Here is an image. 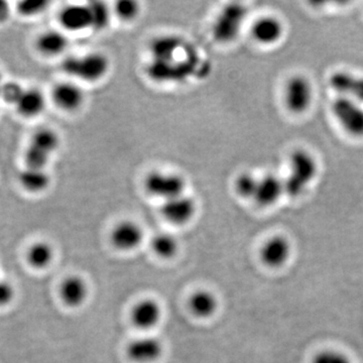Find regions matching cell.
<instances>
[{
	"label": "cell",
	"instance_id": "cell-1",
	"mask_svg": "<svg viewBox=\"0 0 363 363\" xmlns=\"http://www.w3.org/2000/svg\"><path fill=\"white\" fill-rule=\"evenodd\" d=\"M317 160L307 150L297 149L291 152L289 159V173L284 180L285 194L297 198L317 177Z\"/></svg>",
	"mask_w": 363,
	"mask_h": 363
},
{
	"label": "cell",
	"instance_id": "cell-2",
	"mask_svg": "<svg viewBox=\"0 0 363 363\" xmlns=\"http://www.w3.org/2000/svg\"><path fill=\"white\" fill-rule=\"evenodd\" d=\"M111 68V62L101 52H88L81 56H69L62 62L64 73L84 82H98Z\"/></svg>",
	"mask_w": 363,
	"mask_h": 363
},
{
	"label": "cell",
	"instance_id": "cell-3",
	"mask_svg": "<svg viewBox=\"0 0 363 363\" xmlns=\"http://www.w3.org/2000/svg\"><path fill=\"white\" fill-rule=\"evenodd\" d=\"M60 147L58 133L51 128H40L33 133L25 152L26 168L45 169Z\"/></svg>",
	"mask_w": 363,
	"mask_h": 363
},
{
	"label": "cell",
	"instance_id": "cell-4",
	"mask_svg": "<svg viewBox=\"0 0 363 363\" xmlns=\"http://www.w3.org/2000/svg\"><path fill=\"white\" fill-rule=\"evenodd\" d=\"M247 13V7L242 4H231L224 7L212 28L214 39L222 44L233 42L240 35Z\"/></svg>",
	"mask_w": 363,
	"mask_h": 363
},
{
	"label": "cell",
	"instance_id": "cell-5",
	"mask_svg": "<svg viewBox=\"0 0 363 363\" xmlns=\"http://www.w3.org/2000/svg\"><path fill=\"white\" fill-rule=\"evenodd\" d=\"M332 113L348 135L363 138V107L350 98L337 96L331 105Z\"/></svg>",
	"mask_w": 363,
	"mask_h": 363
},
{
	"label": "cell",
	"instance_id": "cell-6",
	"mask_svg": "<svg viewBox=\"0 0 363 363\" xmlns=\"http://www.w3.org/2000/svg\"><path fill=\"white\" fill-rule=\"evenodd\" d=\"M314 100V88L306 76L294 75L288 79L284 90V102L293 114H303L309 111Z\"/></svg>",
	"mask_w": 363,
	"mask_h": 363
},
{
	"label": "cell",
	"instance_id": "cell-7",
	"mask_svg": "<svg viewBox=\"0 0 363 363\" xmlns=\"http://www.w3.org/2000/svg\"><path fill=\"white\" fill-rule=\"evenodd\" d=\"M145 188L150 195L164 202L185 194L186 182L177 174L152 172L145 178Z\"/></svg>",
	"mask_w": 363,
	"mask_h": 363
},
{
	"label": "cell",
	"instance_id": "cell-8",
	"mask_svg": "<svg viewBox=\"0 0 363 363\" xmlns=\"http://www.w3.org/2000/svg\"><path fill=\"white\" fill-rule=\"evenodd\" d=\"M145 233L142 226L135 221L124 220L117 223L111 233L112 245L121 252H131L142 245Z\"/></svg>",
	"mask_w": 363,
	"mask_h": 363
},
{
	"label": "cell",
	"instance_id": "cell-9",
	"mask_svg": "<svg viewBox=\"0 0 363 363\" xmlns=\"http://www.w3.org/2000/svg\"><path fill=\"white\" fill-rule=\"evenodd\" d=\"M89 293L87 281L78 274L67 277L59 286L62 302L71 309L82 307L89 297Z\"/></svg>",
	"mask_w": 363,
	"mask_h": 363
},
{
	"label": "cell",
	"instance_id": "cell-10",
	"mask_svg": "<svg viewBox=\"0 0 363 363\" xmlns=\"http://www.w3.org/2000/svg\"><path fill=\"white\" fill-rule=\"evenodd\" d=\"M329 85L338 96L350 98L363 104V76L348 71H336L329 78Z\"/></svg>",
	"mask_w": 363,
	"mask_h": 363
},
{
	"label": "cell",
	"instance_id": "cell-11",
	"mask_svg": "<svg viewBox=\"0 0 363 363\" xmlns=\"http://www.w3.org/2000/svg\"><path fill=\"white\" fill-rule=\"evenodd\" d=\"M197 205L190 196L183 194L164 201L162 213L167 220L177 225H184L194 218Z\"/></svg>",
	"mask_w": 363,
	"mask_h": 363
},
{
	"label": "cell",
	"instance_id": "cell-12",
	"mask_svg": "<svg viewBox=\"0 0 363 363\" xmlns=\"http://www.w3.org/2000/svg\"><path fill=\"white\" fill-rule=\"evenodd\" d=\"M164 346L154 336H143L131 341L126 347V354L135 363H152L162 357Z\"/></svg>",
	"mask_w": 363,
	"mask_h": 363
},
{
	"label": "cell",
	"instance_id": "cell-13",
	"mask_svg": "<svg viewBox=\"0 0 363 363\" xmlns=\"http://www.w3.org/2000/svg\"><path fill=\"white\" fill-rule=\"evenodd\" d=\"M292 247L288 238L283 235H274L269 238L260 250V259L269 267L285 266L290 259Z\"/></svg>",
	"mask_w": 363,
	"mask_h": 363
},
{
	"label": "cell",
	"instance_id": "cell-14",
	"mask_svg": "<svg viewBox=\"0 0 363 363\" xmlns=\"http://www.w3.org/2000/svg\"><path fill=\"white\" fill-rule=\"evenodd\" d=\"M52 100L62 111L74 112L84 104L85 93L76 83L61 82L52 88Z\"/></svg>",
	"mask_w": 363,
	"mask_h": 363
},
{
	"label": "cell",
	"instance_id": "cell-15",
	"mask_svg": "<svg viewBox=\"0 0 363 363\" xmlns=\"http://www.w3.org/2000/svg\"><path fill=\"white\" fill-rule=\"evenodd\" d=\"M162 307L154 298H145L133 306L131 310V322L142 330H150L162 319Z\"/></svg>",
	"mask_w": 363,
	"mask_h": 363
},
{
	"label": "cell",
	"instance_id": "cell-16",
	"mask_svg": "<svg viewBox=\"0 0 363 363\" xmlns=\"http://www.w3.org/2000/svg\"><path fill=\"white\" fill-rule=\"evenodd\" d=\"M284 32V23L274 16H264L257 18L252 28L253 40L264 45L277 44L283 38Z\"/></svg>",
	"mask_w": 363,
	"mask_h": 363
},
{
	"label": "cell",
	"instance_id": "cell-17",
	"mask_svg": "<svg viewBox=\"0 0 363 363\" xmlns=\"http://www.w3.org/2000/svg\"><path fill=\"white\" fill-rule=\"evenodd\" d=\"M285 194L284 179L274 174H267L259 178L257 191L253 200L262 207H269L276 204Z\"/></svg>",
	"mask_w": 363,
	"mask_h": 363
},
{
	"label": "cell",
	"instance_id": "cell-18",
	"mask_svg": "<svg viewBox=\"0 0 363 363\" xmlns=\"http://www.w3.org/2000/svg\"><path fill=\"white\" fill-rule=\"evenodd\" d=\"M59 23L67 32H82L91 28L90 11L88 6L71 4L63 7L59 13Z\"/></svg>",
	"mask_w": 363,
	"mask_h": 363
},
{
	"label": "cell",
	"instance_id": "cell-19",
	"mask_svg": "<svg viewBox=\"0 0 363 363\" xmlns=\"http://www.w3.org/2000/svg\"><path fill=\"white\" fill-rule=\"evenodd\" d=\"M14 107L18 114L26 118L39 116L45 108L44 93L37 88H25Z\"/></svg>",
	"mask_w": 363,
	"mask_h": 363
},
{
	"label": "cell",
	"instance_id": "cell-20",
	"mask_svg": "<svg viewBox=\"0 0 363 363\" xmlns=\"http://www.w3.org/2000/svg\"><path fill=\"white\" fill-rule=\"evenodd\" d=\"M218 298L208 290H198L189 298V309L194 316L207 319L218 310Z\"/></svg>",
	"mask_w": 363,
	"mask_h": 363
},
{
	"label": "cell",
	"instance_id": "cell-21",
	"mask_svg": "<svg viewBox=\"0 0 363 363\" xmlns=\"http://www.w3.org/2000/svg\"><path fill=\"white\" fill-rule=\"evenodd\" d=\"M68 45L69 39L65 33L52 30L40 33L35 42L38 51L47 57L63 54Z\"/></svg>",
	"mask_w": 363,
	"mask_h": 363
},
{
	"label": "cell",
	"instance_id": "cell-22",
	"mask_svg": "<svg viewBox=\"0 0 363 363\" xmlns=\"http://www.w3.org/2000/svg\"><path fill=\"white\" fill-rule=\"evenodd\" d=\"M26 262L32 269L43 271L50 267L55 259V250L47 241H37L28 247Z\"/></svg>",
	"mask_w": 363,
	"mask_h": 363
},
{
	"label": "cell",
	"instance_id": "cell-23",
	"mask_svg": "<svg viewBox=\"0 0 363 363\" xmlns=\"http://www.w3.org/2000/svg\"><path fill=\"white\" fill-rule=\"evenodd\" d=\"M18 182L26 191L38 194L50 187L51 177L45 169L25 168L18 175Z\"/></svg>",
	"mask_w": 363,
	"mask_h": 363
},
{
	"label": "cell",
	"instance_id": "cell-24",
	"mask_svg": "<svg viewBox=\"0 0 363 363\" xmlns=\"http://www.w3.org/2000/svg\"><path fill=\"white\" fill-rule=\"evenodd\" d=\"M152 250L162 259H171L178 252L179 243L175 236L169 233H160L152 238Z\"/></svg>",
	"mask_w": 363,
	"mask_h": 363
},
{
	"label": "cell",
	"instance_id": "cell-25",
	"mask_svg": "<svg viewBox=\"0 0 363 363\" xmlns=\"http://www.w3.org/2000/svg\"><path fill=\"white\" fill-rule=\"evenodd\" d=\"M180 45V40L173 37V35H167L161 37L160 39L155 40L152 42V56L160 61H166L173 57L174 52L177 51Z\"/></svg>",
	"mask_w": 363,
	"mask_h": 363
},
{
	"label": "cell",
	"instance_id": "cell-26",
	"mask_svg": "<svg viewBox=\"0 0 363 363\" xmlns=\"http://www.w3.org/2000/svg\"><path fill=\"white\" fill-rule=\"evenodd\" d=\"M90 11L91 28L102 30L108 26L111 11L104 2L92 1L87 4Z\"/></svg>",
	"mask_w": 363,
	"mask_h": 363
},
{
	"label": "cell",
	"instance_id": "cell-27",
	"mask_svg": "<svg viewBox=\"0 0 363 363\" xmlns=\"http://www.w3.org/2000/svg\"><path fill=\"white\" fill-rule=\"evenodd\" d=\"M257 183H259V178L257 176L245 172V173H241L236 178L234 187H235L236 193L240 197L245 198V199H253L255 191H257Z\"/></svg>",
	"mask_w": 363,
	"mask_h": 363
},
{
	"label": "cell",
	"instance_id": "cell-28",
	"mask_svg": "<svg viewBox=\"0 0 363 363\" xmlns=\"http://www.w3.org/2000/svg\"><path fill=\"white\" fill-rule=\"evenodd\" d=\"M140 4L133 0H121L116 6V13L121 20L131 21L135 20L140 14Z\"/></svg>",
	"mask_w": 363,
	"mask_h": 363
},
{
	"label": "cell",
	"instance_id": "cell-29",
	"mask_svg": "<svg viewBox=\"0 0 363 363\" xmlns=\"http://www.w3.org/2000/svg\"><path fill=\"white\" fill-rule=\"evenodd\" d=\"M311 363H352L345 353L335 350L319 351L312 358Z\"/></svg>",
	"mask_w": 363,
	"mask_h": 363
},
{
	"label": "cell",
	"instance_id": "cell-30",
	"mask_svg": "<svg viewBox=\"0 0 363 363\" xmlns=\"http://www.w3.org/2000/svg\"><path fill=\"white\" fill-rule=\"evenodd\" d=\"M25 90V87L16 82H9L1 85L0 89V97L9 105H16L21 93Z\"/></svg>",
	"mask_w": 363,
	"mask_h": 363
},
{
	"label": "cell",
	"instance_id": "cell-31",
	"mask_svg": "<svg viewBox=\"0 0 363 363\" xmlns=\"http://www.w3.org/2000/svg\"><path fill=\"white\" fill-rule=\"evenodd\" d=\"M48 6H49V2L47 1L26 0V1H21L18 4V9L21 16H35L44 13Z\"/></svg>",
	"mask_w": 363,
	"mask_h": 363
},
{
	"label": "cell",
	"instance_id": "cell-32",
	"mask_svg": "<svg viewBox=\"0 0 363 363\" xmlns=\"http://www.w3.org/2000/svg\"><path fill=\"white\" fill-rule=\"evenodd\" d=\"M16 289L11 281L0 279V308L11 305L16 298Z\"/></svg>",
	"mask_w": 363,
	"mask_h": 363
},
{
	"label": "cell",
	"instance_id": "cell-33",
	"mask_svg": "<svg viewBox=\"0 0 363 363\" xmlns=\"http://www.w3.org/2000/svg\"><path fill=\"white\" fill-rule=\"evenodd\" d=\"M9 18V6L6 1L0 0V23H6Z\"/></svg>",
	"mask_w": 363,
	"mask_h": 363
},
{
	"label": "cell",
	"instance_id": "cell-34",
	"mask_svg": "<svg viewBox=\"0 0 363 363\" xmlns=\"http://www.w3.org/2000/svg\"><path fill=\"white\" fill-rule=\"evenodd\" d=\"M1 79H0V89H1Z\"/></svg>",
	"mask_w": 363,
	"mask_h": 363
},
{
	"label": "cell",
	"instance_id": "cell-35",
	"mask_svg": "<svg viewBox=\"0 0 363 363\" xmlns=\"http://www.w3.org/2000/svg\"><path fill=\"white\" fill-rule=\"evenodd\" d=\"M0 79H1V77H0Z\"/></svg>",
	"mask_w": 363,
	"mask_h": 363
}]
</instances>
